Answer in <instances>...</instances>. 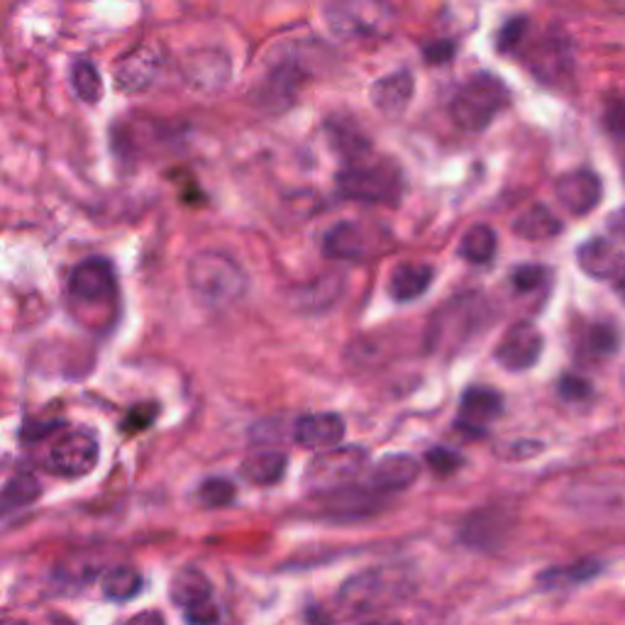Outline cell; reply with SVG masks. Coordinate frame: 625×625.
Instances as JSON below:
<instances>
[{
	"instance_id": "6da1fadb",
	"label": "cell",
	"mask_w": 625,
	"mask_h": 625,
	"mask_svg": "<svg viewBox=\"0 0 625 625\" xmlns=\"http://www.w3.org/2000/svg\"><path fill=\"white\" fill-rule=\"evenodd\" d=\"M411 589V579L403 569L372 567L354 575L338 593L340 609L350 616H372V613L393 609Z\"/></svg>"
},
{
	"instance_id": "7a4b0ae2",
	"label": "cell",
	"mask_w": 625,
	"mask_h": 625,
	"mask_svg": "<svg viewBox=\"0 0 625 625\" xmlns=\"http://www.w3.org/2000/svg\"><path fill=\"white\" fill-rule=\"evenodd\" d=\"M186 281L198 300L211 308H225L245 296L247 274L231 255L198 252L186 267Z\"/></svg>"
},
{
	"instance_id": "3957f363",
	"label": "cell",
	"mask_w": 625,
	"mask_h": 625,
	"mask_svg": "<svg viewBox=\"0 0 625 625\" xmlns=\"http://www.w3.org/2000/svg\"><path fill=\"white\" fill-rule=\"evenodd\" d=\"M506 83L494 74H476L464 81L450 103V118L462 132H482L508 106Z\"/></svg>"
},
{
	"instance_id": "277c9868",
	"label": "cell",
	"mask_w": 625,
	"mask_h": 625,
	"mask_svg": "<svg viewBox=\"0 0 625 625\" xmlns=\"http://www.w3.org/2000/svg\"><path fill=\"white\" fill-rule=\"evenodd\" d=\"M338 193L345 201L396 205L403 193V176L393 162H352L338 176Z\"/></svg>"
},
{
	"instance_id": "5b68a950",
	"label": "cell",
	"mask_w": 625,
	"mask_h": 625,
	"mask_svg": "<svg viewBox=\"0 0 625 625\" xmlns=\"http://www.w3.org/2000/svg\"><path fill=\"white\" fill-rule=\"evenodd\" d=\"M326 17L340 39L374 42L391 33L396 10L391 0H332Z\"/></svg>"
},
{
	"instance_id": "8992f818",
	"label": "cell",
	"mask_w": 625,
	"mask_h": 625,
	"mask_svg": "<svg viewBox=\"0 0 625 625\" xmlns=\"http://www.w3.org/2000/svg\"><path fill=\"white\" fill-rule=\"evenodd\" d=\"M369 464V452L362 445L328 447L312 457L304 472V488L308 494L330 496L347 488Z\"/></svg>"
},
{
	"instance_id": "52a82bcc",
	"label": "cell",
	"mask_w": 625,
	"mask_h": 625,
	"mask_svg": "<svg viewBox=\"0 0 625 625\" xmlns=\"http://www.w3.org/2000/svg\"><path fill=\"white\" fill-rule=\"evenodd\" d=\"M98 443L91 433L74 431L64 433L59 440L49 447L47 452V467L49 472H55L59 476L76 479L86 476L93 472V467L98 464Z\"/></svg>"
},
{
	"instance_id": "ba28073f",
	"label": "cell",
	"mask_w": 625,
	"mask_h": 625,
	"mask_svg": "<svg viewBox=\"0 0 625 625\" xmlns=\"http://www.w3.org/2000/svg\"><path fill=\"white\" fill-rule=\"evenodd\" d=\"M69 294L83 304H106L116 296V269L108 259H83L69 276Z\"/></svg>"
},
{
	"instance_id": "9c48e42d",
	"label": "cell",
	"mask_w": 625,
	"mask_h": 625,
	"mask_svg": "<svg viewBox=\"0 0 625 625\" xmlns=\"http://www.w3.org/2000/svg\"><path fill=\"white\" fill-rule=\"evenodd\" d=\"M543 354V335L530 322H518L510 328L496 347V362L508 372H526L535 367Z\"/></svg>"
},
{
	"instance_id": "30bf717a",
	"label": "cell",
	"mask_w": 625,
	"mask_h": 625,
	"mask_svg": "<svg viewBox=\"0 0 625 625\" xmlns=\"http://www.w3.org/2000/svg\"><path fill=\"white\" fill-rule=\"evenodd\" d=\"M322 252L332 259H347V262L354 259L357 262V259H367L377 252V235L367 225L350 221L338 223L322 237Z\"/></svg>"
},
{
	"instance_id": "8fae6325",
	"label": "cell",
	"mask_w": 625,
	"mask_h": 625,
	"mask_svg": "<svg viewBox=\"0 0 625 625\" xmlns=\"http://www.w3.org/2000/svg\"><path fill=\"white\" fill-rule=\"evenodd\" d=\"M504 413L502 393L486 387L467 389L460 401V413H457V428L469 435H482L486 425H492Z\"/></svg>"
},
{
	"instance_id": "7c38bea8",
	"label": "cell",
	"mask_w": 625,
	"mask_h": 625,
	"mask_svg": "<svg viewBox=\"0 0 625 625\" xmlns=\"http://www.w3.org/2000/svg\"><path fill=\"white\" fill-rule=\"evenodd\" d=\"M345 418L338 413H308L294 423V443L306 450H328L345 437Z\"/></svg>"
},
{
	"instance_id": "4fadbf2b",
	"label": "cell",
	"mask_w": 625,
	"mask_h": 625,
	"mask_svg": "<svg viewBox=\"0 0 625 625\" xmlns=\"http://www.w3.org/2000/svg\"><path fill=\"white\" fill-rule=\"evenodd\" d=\"M557 201L571 215H587L601 203V179L593 172H569L555 184Z\"/></svg>"
},
{
	"instance_id": "5bb4252c",
	"label": "cell",
	"mask_w": 625,
	"mask_h": 625,
	"mask_svg": "<svg viewBox=\"0 0 625 625\" xmlns=\"http://www.w3.org/2000/svg\"><path fill=\"white\" fill-rule=\"evenodd\" d=\"M162 57L152 47H138L130 55H125L116 67V83L125 93L144 91L152 86V81L160 74Z\"/></svg>"
},
{
	"instance_id": "9a60e30c",
	"label": "cell",
	"mask_w": 625,
	"mask_h": 625,
	"mask_svg": "<svg viewBox=\"0 0 625 625\" xmlns=\"http://www.w3.org/2000/svg\"><path fill=\"white\" fill-rule=\"evenodd\" d=\"M421 476V464L411 455H389L369 469V486L377 492H403Z\"/></svg>"
},
{
	"instance_id": "2e32d148",
	"label": "cell",
	"mask_w": 625,
	"mask_h": 625,
	"mask_svg": "<svg viewBox=\"0 0 625 625\" xmlns=\"http://www.w3.org/2000/svg\"><path fill=\"white\" fill-rule=\"evenodd\" d=\"M577 262L581 267V272L593 276V279H613L618 276L625 269V257L621 255V249L611 243V239H589L587 245L579 247Z\"/></svg>"
},
{
	"instance_id": "e0dca14e",
	"label": "cell",
	"mask_w": 625,
	"mask_h": 625,
	"mask_svg": "<svg viewBox=\"0 0 625 625\" xmlns=\"http://www.w3.org/2000/svg\"><path fill=\"white\" fill-rule=\"evenodd\" d=\"M413 91H415V79L411 71H396V74H389L374 83L372 103L384 113V116L396 118L409 108Z\"/></svg>"
},
{
	"instance_id": "ac0fdd59",
	"label": "cell",
	"mask_w": 625,
	"mask_h": 625,
	"mask_svg": "<svg viewBox=\"0 0 625 625\" xmlns=\"http://www.w3.org/2000/svg\"><path fill=\"white\" fill-rule=\"evenodd\" d=\"M435 269L423 262H403L393 269L389 281V294L396 304H411L431 288Z\"/></svg>"
},
{
	"instance_id": "d6986e66",
	"label": "cell",
	"mask_w": 625,
	"mask_h": 625,
	"mask_svg": "<svg viewBox=\"0 0 625 625\" xmlns=\"http://www.w3.org/2000/svg\"><path fill=\"white\" fill-rule=\"evenodd\" d=\"M211 597H213L211 579H208L198 567H184L176 571L169 581V599L184 611L196 606V603L211 601Z\"/></svg>"
},
{
	"instance_id": "ffe728a7",
	"label": "cell",
	"mask_w": 625,
	"mask_h": 625,
	"mask_svg": "<svg viewBox=\"0 0 625 625\" xmlns=\"http://www.w3.org/2000/svg\"><path fill=\"white\" fill-rule=\"evenodd\" d=\"M300 83H304V74H300L298 64H294V61L279 64L262 86V101L267 103V108L291 106V101H296Z\"/></svg>"
},
{
	"instance_id": "44dd1931",
	"label": "cell",
	"mask_w": 625,
	"mask_h": 625,
	"mask_svg": "<svg viewBox=\"0 0 625 625\" xmlns=\"http://www.w3.org/2000/svg\"><path fill=\"white\" fill-rule=\"evenodd\" d=\"M508 530V518L504 510L486 508L479 510L472 518H467L462 526V540L472 547H488L502 540V535Z\"/></svg>"
},
{
	"instance_id": "7402d4cb",
	"label": "cell",
	"mask_w": 625,
	"mask_h": 625,
	"mask_svg": "<svg viewBox=\"0 0 625 625\" xmlns=\"http://www.w3.org/2000/svg\"><path fill=\"white\" fill-rule=\"evenodd\" d=\"M288 457L281 450H262L252 452L239 467V474H243L249 484L255 486H272L281 482L286 474Z\"/></svg>"
},
{
	"instance_id": "603a6c76",
	"label": "cell",
	"mask_w": 625,
	"mask_h": 625,
	"mask_svg": "<svg viewBox=\"0 0 625 625\" xmlns=\"http://www.w3.org/2000/svg\"><path fill=\"white\" fill-rule=\"evenodd\" d=\"M514 231L518 237L523 239H552L562 233L559 217L550 211L545 205H533L528 208L526 213L518 215V221L514 223Z\"/></svg>"
},
{
	"instance_id": "cb8c5ba5",
	"label": "cell",
	"mask_w": 625,
	"mask_h": 625,
	"mask_svg": "<svg viewBox=\"0 0 625 625\" xmlns=\"http://www.w3.org/2000/svg\"><path fill=\"white\" fill-rule=\"evenodd\" d=\"M498 237L494 227L488 225H474L462 235L460 243V257L469 264H488L496 255Z\"/></svg>"
},
{
	"instance_id": "d4e9b609",
	"label": "cell",
	"mask_w": 625,
	"mask_h": 625,
	"mask_svg": "<svg viewBox=\"0 0 625 625\" xmlns=\"http://www.w3.org/2000/svg\"><path fill=\"white\" fill-rule=\"evenodd\" d=\"M101 589L108 601H132L142 591V577L140 571L132 567H113L110 571H106V577H103Z\"/></svg>"
},
{
	"instance_id": "484cf974",
	"label": "cell",
	"mask_w": 625,
	"mask_h": 625,
	"mask_svg": "<svg viewBox=\"0 0 625 625\" xmlns=\"http://www.w3.org/2000/svg\"><path fill=\"white\" fill-rule=\"evenodd\" d=\"M42 494V486L37 482L35 474L30 472H17L5 482L3 486V508L5 514L17 508H25L30 504H35Z\"/></svg>"
},
{
	"instance_id": "4316f807",
	"label": "cell",
	"mask_w": 625,
	"mask_h": 625,
	"mask_svg": "<svg viewBox=\"0 0 625 625\" xmlns=\"http://www.w3.org/2000/svg\"><path fill=\"white\" fill-rule=\"evenodd\" d=\"M601 571L599 562H577V565L569 567H552L547 569L545 575H540V585L545 589H559V587H575L581 585V581H589L591 577H597Z\"/></svg>"
},
{
	"instance_id": "83f0119b",
	"label": "cell",
	"mask_w": 625,
	"mask_h": 625,
	"mask_svg": "<svg viewBox=\"0 0 625 625\" xmlns=\"http://www.w3.org/2000/svg\"><path fill=\"white\" fill-rule=\"evenodd\" d=\"M330 140L335 148L347 156L352 162L364 160V152H369V142L364 134L354 128V122H340V120H330Z\"/></svg>"
},
{
	"instance_id": "f1b7e54d",
	"label": "cell",
	"mask_w": 625,
	"mask_h": 625,
	"mask_svg": "<svg viewBox=\"0 0 625 625\" xmlns=\"http://www.w3.org/2000/svg\"><path fill=\"white\" fill-rule=\"evenodd\" d=\"M71 86H74L76 96L83 103H98L103 96V81L98 69L91 64L86 59H79L74 67H71Z\"/></svg>"
},
{
	"instance_id": "f546056e",
	"label": "cell",
	"mask_w": 625,
	"mask_h": 625,
	"mask_svg": "<svg viewBox=\"0 0 625 625\" xmlns=\"http://www.w3.org/2000/svg\"><path fill=\"white\" fill-rule=\"evenodd\" d=\"M235 484L227 482L223 476H213L205 479V482L198 486L196 498L198 504L205 508H225L235 502Z\"/></svg>"
},
{
	"instance_id": "4dcf8cb0",
	"label": "cell",
	"mask_w": 625,
	"mask_h": 625,
	"mask_svg": "<svg viewBox=\"0 0 625 625\" xmlns=\"http://www.w3.org/2000/svg\"><path fill=\"white\" fill-rule=\"evenodd\" d=\"M547 279V269L545 267H535V264H523L514 269L510 274V284L518 291V294H530V291L540 288V284Z\"/></svg>"
},
{
	"instance_id": "1f68e13d",
	"label": "cell",
	"mask_w": 625,
	"mask_h": 625,
	"mask_svg": "<svg viewBox=\"0 0 625 625\" xmlns=\"http://www.w3.org/2000/svg\"><path fill=\"white\" fill-rule=\"evenodd\" d=\"M528 35V20L526 17H514L508 20V23L502 27V33H498V51H514L520 45H523V39Z\"/></svg>"
},
{
	"instance_id": "d6a6232c",
	"label": "cell",
	"mask_w": 625,
	"mask_h": 625,
	"mask_svg": "<svg viewBox=\"0 0 625 625\" xmlns=\"http://www.w3.org/2000/svg\"><path fill=\"white\" fill-rule=\"evenodd\" d=\"M618 345V335L611 326H593L587 335V347L593 354H611Z\"/></svg>"
},
{
	"instance_id": "836d02e7",
	"label": "cell",
	"mask_w": 625,
	"mask_h": 625,
	"mask_svg": "<svg viewBox=\"0 0 625 625\" xmlns=\"http://www.w3.org/2000/svg\"><path fill=\"white\" fill-rule=\"evenodd\" d=\"M156 413H160V405L156 403H140L134 405V409L128 413V418H125V431L128 433H142L148 431L150 425L154 423Z\"/></svg>"
},
{
	"instance_id": "e575fe53",
	"label": "cell",
	"mask_w": 625,
	"mask_h": 625,
	"mask_svg": "<svg viewBox=\"0 0 625 625\" xmlns=\"http://www.w3.org/2000/svg\"><path fill=\"white\" fill-rule=\"evenodd\" d=\"M425 460H428L435 474H450L464 462L460 455L452 450H445V447H433V450H428V455H425Z\"/></svg>"
},
{
	"instance_id": "d590c367",
	"label": "cell",
	"mask_w": 625,
	"mask_h": 625,
	"mask_svg": "<svg viewBox=\"0 0 625 625\" xmlns=\"http://www.w3.org/2000/svg\"><path fill=\"white\" fill-rule=\"evenodd\" d=\"M557 391L565 401H581L591 396V384L585 377H577V374H567V377L559 379Z\"/></svg>"
},
{
	"instance_id": "8d00e7d4",
	"label": "cell",
	"mask_w": 625,
	"mask_h": 625,
	"mask_svg": "<svg viewBox=\"0 0 625 625\" xmlns=\"http://www.w3.org/2000/svg\"><path fill=\"white\" fill-rule=\"evenodd\" d=\"M184 618L189 623H215L221 618V611L213 601H203V603H196V606L186 609L184 611Z\"/></svg>"
},
{
	"instance_id": "74e56055",
	"label": "cell",
	"mask_w": 625,
	"mask_h": 625,
	"mask_svg": "<svg viewBox=\"0 0 625 625\" xmlns=\"http://www.w3.org/2000/svg\"><path fill=\"white\" fill-rule=\"evenodd\" d=\"M425 59L431 61V64H445V61H450L455 57V42L450 39H437L431 42L428 47H425Z\"/></svg>"
},
{
	"instance_id": "f35d334b",
	"label": "cell",
	"mask_w": 625,
	"mask_h": 625,
	"mask_svg": "<svg viewBox=\"0 0 625 625\" xmlns=\"http://www.w3.org/2000/svg\"><path fill=\"white\" fill-rule=\"evenodd\" d=\"M606 227H609V235L613 239H618V243L625 245V208H621V211H616L609 217Z\"/></svg>"
},
{
	"instance_id": "ab89813d",
	"label": "cell",
	"mask_w": 625,
	"mask_h": 625,
	"mask_svg": "<svg viewBox=\"0 0 625 625\" xmlns=\"http://www.w3.org/2000/svg\"><path fill=\"white\" fill-rule=\"evenodd\" d=\"M609 125H611V130H616V132L625 130V108L621 106V103H613V106L609 108Z\"/></svg>"
},
{
	"instance_id": "60d3db41",
	"label": "cell",
	"mask_w": 625,
	"mask_h": 625,
	"mask_svg": "<svg viewBox=\"0 0 625 625\" xmlns=\"http://www.w3.org/2000/svg\"><path fill=\"white\" fill-rule=\"evenodd\" d=\"M616 291H618V296L623 298V304H625V269L618 274V281H616Z\"/></svg>"
}]
</instances>
